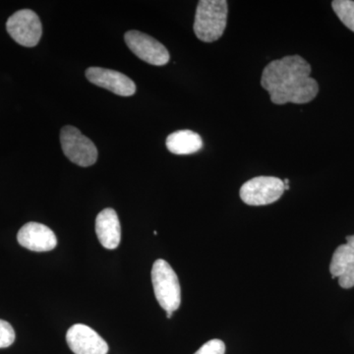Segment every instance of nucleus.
<instances>
[{"instance_id": "1", "label": "nucleus", "mask_w": 354, "mask_h": 354, "mask_svg": "<svg viewBox=\"0 0 354 354\" xmlns=\"http://www.w3.org/2000/svg\"><path fill=\"white\" fill-rule=\"evenodd\" d=\"M311 66L304 57L290 55L270 62L263 70L261 85L274 104H304L313 101L319 93Z\"/></svg>"}, {"instance_id": "2", "label": "nucleus", "mask_w": 354, "mask_h": 354, "mask_svg": "<svg viewBox=\"0 0 354 354\" xmlns=\"http://www.w3.org/2000/svg\"><path fill=\"white\" fill-rule=\"evenodd\" d=\"M228 4L225 0H201L195 14L194 32L200 41L213 43L227 28Z\"/></svg>"}, {"instance_id": "3", "label": "nucleus", "mask_w": 354, "mask_h": 354, "mask_svg": "<svg viewBox=\"0 0 354 354\" xmlns=\"http://www.w3.org/2000/svg\"><path fill=\"white\" fill-rule=\"evenodd\" d=\"M152 283L156 298L165 312L176 311L181 304L178 277L165 260L158 259L152 268Z\"/></svg>"}, {"instance_id": "4", "label": "nucleus", "mask_w": 354, "mask_h": 354, "mask_svg": "<svg viewBox=\"0 0 354 354\" xmlns=\"http://www.w3.org/2000/svg\"><path fill=\"white\" fill-rule=\"evenodd\" d=\"M285 192V184L274 176L254 177L241 188L242 201L250 206H265L278 201Z\"/></svg>"}, {"instance_id": "5", "label": "nucleus", "mask_w": 354, "mask_h": 354, "mask_svg": "<svg viewBox=\"0 0 354 354\" xmlns=\"http://www.w3.org/2000/svg\"><path fill=\"white\" fill-rule=\"evenodd\" d=\"M60 143L70 162L83 167H91L97 162V147L76 127L68 125L62 128Z\"/></svg>"}, {"instance_id": "6", "label": "nucleus", "mask_w": 354, "mask_h": 354, "mask_svg": "<svg viewBox=\"0 0 354 354\" xmlns=\"http://www.w3.org/2000/svg\"><path fill=\"white\" fill-rule=\"evenodd\" d=\"M6 29L16 43L27 48L36 46L43 34L39 16L29 9L14 13L7 20Z\"/></svg>"}, {"instance_id": "7", "label": "nucleus", "mask_w": 354, "mask_h": 354, "mask_svg": "<svg viewBox=\"0 0 354 354\" xmlns=\"http://www.w3.org/2000/svg\"><path fill=\"white\" fill-rule=\"evenodd\" d=\"M124 39L130 50L147 64L162 66L169 62L171 57L167 48L149 35L139 31H128Z\"/></svg>"}, {"instance_id": "8", "label": "nucleus", "mask_w": 354, "mask_h": 354, "mask_svg": "<svg viewBox=\"0 0 354 354\" xmlns=\"http://www.w3.org/2000/svg\"><path fill=\"white\" fill-rule=\"evenodd\" d=\"M66 341L75 354H108L106 342L95 330L83 324H76L67 330Z\"/></svg>"}, {"instance_id": "9", "label": "nucleus", "mask_w": 354, "mask_h": 354, "mask_svg": "<svg viewBox=\"0 0 354 354\" xmlns=\"http://www.w3.org/2000/svg\"><path fill=\"white\" fill-rule=\"evenodd\" d=\"M86 77L94 85L106 88L121 97H130L136 92V85L131 79L114 70L90 67L86 71Z\"/></svg>"}, {"instance_id": "10", "label": "nucleus", "mask_w": 354, "mask_h": 354, "mask_svg": "<svg viewBox=\"0 0 354 354\" xmlns=\"http://www.w3.org/2000/svg\"><path fill=\"white\" fill-rule=\"evenodd\" d=\"M17 241L21 246L35 252L51 251L57 245L55 232L43 223H26L18 232Z\"/></svg>"}, {"instance_id": "11", "label": "nucleus", "mask_w": 354, "mask_h": 354, "mask_svg": "<svg viewBox=\"0 0 354 354\" xmlns=\"http://www.w3.org/2000/svg\"><path fill=\"white\" fill-rule=\"evenodd\" d=\"M95 234L100 243L106 249L113 250L120 246L121 227L120 218L113 209H102L95 218Z\"/></svg>"}, {"instance_id": "12", "label": "nucleus", "mask_w": 354, "mask_h": 354, "mask_svg": "<svg viewBox=\"0 0 354 354\" xmlns=\"http://www.w3.org/2000/svg\"><path fill=\"white\" fill-rule=\"evenodd\" d=\"M167 150L174 155H192L203 148V140L196 132L179 130L167 138Z\"/></svg>"}, {"instance_id": "13", "label": "nucleus", "mask_w": 354, "mask_h": 354, "mask_svg": "<svg viewBox=\"0 0 354 354\" xmlns=\"http://www.w3.org/2000/svg\"><path fill=\"white\" fill-rule=\"evenodd\" d=\"M354 265V235L346 237V244L337 247L330 265L332 278L339 276L351 266Z\"/></svg>"}, {"instance_id": "14", "label": "nucleus", "mask_w": 354, "mask_h": 354, "mask_svg": "<svg viewBox=\"0 0 354 354\" xmlns=\"http://www.w3.org/2000/svg\"><path fill=\"white\" fill-rule=\"evenodd\" d=\"M332 7L344 25L354 32V1L353 0H335L332 2Z\"/></svg>"}, {"instance_id": "15", "label": "nucleus", "mask_w": 354, "mask_h": 354, "mask_svg": "<svg viewBox=\"0 0 354 354\" xmlns=\"http://www.w3.org/2000/svg\"><path fill=\"white\" fill-rule=\"evenodd\" d=\"M15 341V330L6 321L0 320V348L10 346Z\"/></svg>"}, {"instance_id": "16", "label": "nucleus", "mask_w": 354, "mask_h": 354, "mask_svg": "<svg viewBox=\"0 0 354 354\" xmlns=\"http://www.w3.org/2000/svg\"><path fill=\"white\" fill-rule=\"evenodd\" d=\"M225 346L221 339H212L203 344L194 354H225Z\"/></svg>"}, {"instance_id": "17", "label": "nucleus", "mask_w": 354, "mask_h": 354, "mask_svg": "<svg viewBox=\"0 0 354 354\" xmlns=\"http://www.w3.org/2000/svg\"><path fill=\"white\" fill-rule=\"evenodd\" d=\"M339 285L342 286V288H346V290H348V288H353L354 286V265L348 267V269L346 270L341 276L339 277Z\"/></svg>"}, {"instance_id": "18", "label": "nucleus", "mask_w": 354, "mask_h": 354, "mask_svg": "<svg viewBox=\"0 0 354 354\" xmlns=\"http://www.w3.org/2000/svg\"><path fill=\"white\" fill-rule=\"evenodd\" d=\"M172 315H174V313H172V312H167V318L171 319Z\"/></svg>"}, {"instance_id": "19", "label": "nucleus", "mask_w": 354, "mask_h": 354, "mask_svg": "<svg viewBox=\"0 0 354 354\" xmlns=\"http://www.w3.org/2000/svg\"><path fill=\"white\" fill-rule=\"evenodd\" d=\"M288 183H290V179L286 178L285 180H283V184L288 185Z\"/></svg>"}]
</instances>
